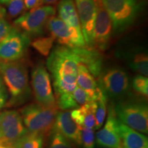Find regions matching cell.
<instances>
[{"instance_id": "cell-1", "label": "cell", "mask_w": 148, "mask_h": 148, "mask_svg": "<svg viewBox=\"0 0 148 148\" xmlns=\"http://www.w3.org/2000/svg\"><path fill=\"white\" fill-rule=\"evenodd\" d=\"M81 59L76 48L58 47L52 51L47 61V69L53 78L56 97L71 93L77 87V69Z\"/></svg>"}, {"instance_id": "cell-2", "label": "cell", "mask_w": 148, "mask_h": 148, "mask_svg": "<svg viewBox=\"0 0 148 148\" xmlns=\"http://www.w3.org/2000/svg\"><path fill=\"white\" fill-rule=\"evenodd\" d=\"M58 112L57 103L45 106L36 102L23 107L21 116L28 132L41 134L45 137L51 134Z\"/></svg>"}, {"instance_id": "cell-3", "label": "cell", "mask_w": 148, "mask_h": 148, "mask_svg": "<svg viewBox=\"0 0 148 148\" xmlns=\"http://www.w3.org/2000/svg\"><path fill=\"white\" fill-rule=\"evenodd\" d=\"M0 72L14 99H22L29 95L28 74L24 64L16 61H0Z\"/></svg>"}, {"instance_id": "cell-4", "label": "cell", "mask_w": 148, "mask_h": 148, "mask_svg": "<svg viewBox=\"0 0 148 148\" xmlns=\"http://www.w3.org/2000/svg\"><path fill=\"white\" fill-rule=\"evenodd\" d=\"M118 120L125 125L143 134L148 132V109L145 103L132 101L118 103L114 106Z\"/></svg>"}, {"instance_id": "cell-5", "label": "cell", "mask_w": 148, "mask_h": 148, "mask_svg": "<svg viewBox=\"0 0 148 148\" xmlns=\"http://www.w3.org/2000/svg\"><path fill=\"white\" fill-rule=\"evenodd\" d=\"M27 132L18 111L8 110L0 114V144L15 148L16 143Z\"/></svg>"}, {"instance_id": "cell-6", "label": "cell", "mask_w": 148, "mask_h": 148, "mask_svg": "<svg viewBox=\"0 0 148 148\" xmlns=\"http://www.w3.org/2000/svg\"><path fill=\"white\" fill-rule=\"evenodd\" d=\"M115 30L124 29L132 23L138 11L136 0H101Z\"/></svg>"}, {"instance_id": "cell-7", "label": "cell", "mask_w": 148, "mask_h": 148, "mask_svg": "<svg viewBox=\"0 0 148 148\" xmlns=\"http://www.w3.org/2000/svg\"><path fill=\"white\" fill-rule=\"evenodd\" d=\"M56 8L52 5H40L31 9L15 20L14 24L24 32L32 35L40 34L49 20L55 16Z\"/></svg>"}, {"instance_id": "cell-8", "label": "cell", "mask_w": 148, "mask_h": 148, "mask_svg": "<svg viewBox=\"0 0 148 148\" xmlns=\"http://www.w3.org/2000/svg\"><path fill=\"white\" fill-rule=\"evenodd\" d=\"M47 27L51 36L61 45L69 48L86 47L82 33L67 25L59 17L52 16L48 21Z\"/></svg>"}, {"instance_id": "cell-9", "label": "cell", "mask_w": 148, "mask_h": 148, "mask_svg": "<svg viewBox=\"0 0 148 148\" xmlns=\"http://www.w3.org/2000/svg\"><path fill=\"white\" fill-rule=\"evenodd\" d=\"M32 86L37 103L45 106L56 103L53 93L50 76L46 68L42 64L36 66L33 69Z\"/></svg>"}, {"instance_id": "cell-10", "label": "cell", "mask_w": 148, "mask_h": 148, "mask_svg": "<svg viewBox=\"0 0 148 148\" xmlns=\"http://www.w3.org/2000/svg\"><path fill=\"white\" fill-rule=\"evenodd\" d=\"M95 2L96 14L94 23L92 45H95L100 50H105L112 34V23L101 0H95Z\"/></svg>"}, {"instance_id": "cell-11", "label": "cell", "mask_w": 148, "mask_h": 148, "mask_svg": "<svg viewBox=\"0 0 148 148\" xmlns=\"http://www.w3.org/2000/svg\"><path fill=\"white\" fill-rule=\"evenodd\" d=\"M95 140L98 145L104 148H123L119 134V120L114 113L113 105L109 107L106 123L96 133Z\"/></svg>"}, {"instance_id": "cell-12", "label": "cell", "mask_w": 148, "mask_h": 148, "mask_svg": "<svg viewBox=\"0 0 148 148\" xmlns=\"http://www.w3.org/2000/svg\"><path fill=\"white\" fill-rule=\"evenodd\" d=\"M81 29L86 45H92L93 29L96 14L95 0H75Z\"/></svg>"}, {"instance_id": "cell-13", "label": "cell", "mask_w": 148, "mask_h": 148, "mask_svg": "<svg viewBox=\"0 0 148 148\" xmlns=\"http://www.w3.org/2000/svg\"><path fill=\"white\" fill-rule=\"evenodd\" d=\"M28 39L14 29L0 42V61L13 62L23 56Z\"/></svg>"}, {"instance_id": "cell-14", "label": "cell", "mask_w": 148, "mask_h": 148, "mask_svg": "<svg viewBox=\"0 0 148 148\" xmlns=\"http://www.w3.org/2000/svg\"><path fill=\"white\" fill-rule=\"evenodd\" d=\"M101 85L103 91L111 97H120L128 90V76L123 69L112 68L103 75Z\"/></svg>"}, {"instance_id": "cell-15", "label": "cell", "mask_w": 148, "mask_h": 148, "mask_svg": "<svg viewBox=\"0 0 148 148\" xmlns=\"http://www.w3.org/2000/svg\"><path fill=\"white\" fill-rule=\"evenodd\" d=\"M70 111H59L56 117L52 131L60 133L68 140L77 145H82L80 128L72 119Z\"/></svg>"}, {"instance_id": "cell-16", "label": "cell", "mask_w": 148, "mask_h": 148, "mask_svg": "<svg viewBox=\"0 0 148 148\" xmlns=\"http://www.w3.org/2000/svg\"><path fill=\"white\" fill-rule=\"evenodd\" d=\"M119 134L123 148H148L147 136L119 121Z\"/></svg>"}, {"instance_id": "cell-17", "label": "cell", "mask_w": 148, "mask_h": 148, "mask_svg": "<svg viewBox=\"0 0 148 148\" xmlns=\"http://www.w3.org/2000/svg\"><path fill=\"white\" fill-rule=\"evenodd\" d=\"M96 103L90 101L79 108L70 111L72 119L79 127H86L95 130Z\"/></svg>"}, {"instance_id": "cell-18", "label": "cell", "mask_w": 148, "mask_h": 148, "mask_svg": "<svg viewBox=\"0 0 148 148\" xmlns=\"http://www.w3.org/2000/svg\"><path fill=\"white\" fill-rule=\"evenodd\" d=\"M58 17L66 25L82 32L78 14L73 0H60L58 4Z\"/></svg>"}, {"instance_id": "cell-19", "label": "cell", "mask_w": 148, "mask_h": 148, "mask_svg": "<svg viewBox=\"0 0 148 148\" xmlns=\"http://www.w3.org/2000/svg\"><path fill=\"white\" fill-rule=\"evenodd\" d=\"M76 82L77 86L84 90L92 100L95 99L100 86L97 85L95 76L90 73L87 67L82 63L79 64L77 69Z\"/></svg>"}, {"instance_id": "cell-20", "label": "cell", "mask_w": 148, "mask_h": 148, "mask_svg": "<svg viewBox=\"0 0 148 148\" xmlns=\"http://www.w3.org/2000/svg\"><path fill=\"white\" fill-rule=\"evenodd\" d=\"M96 103L95 108V130H98L102 126L106 116L107 110V97L106 92L102 88H99L95 99H94Z\"/></svg>"}, {"instance_id": "cell-21", "label": "cell", "mask_w": 148, "mask_h": 148, "mask_svg": "<svg viewBox=\"0 0 148 148\" xmlns=\"http://www.w3.org/2000/svg\"><path fill=\"white\" fill-rule=\"evenodd\" d=\"M44 136L36 133L27 132L15 145V148H42Z\"/></svg>"}, {"instance_id": "cell-22", "label": "cell", "mask_w": 148, "mask_h": 148, "mask_svg": "<svg viewBox=\"0 0 148 148\" xmlns=\"http://www.w3.org/2000/svg\"><path fill=\"white\" fill-rule=\"evenodd\" d=\"M130 66L134 71L147 77L148 75L147 55L144 53L135 54L130 63Z\"/></svg>"}, {"instance_id": "cell-23", "label": "cell", "mask_w": 148, "mask_h": 148, "mask_svg": "<svg viewBox=\"0 0 148 148\" xmlns=\"http://www.w3.org/2000/svg\"><path fill=\"white\" fill-rule=\"evenodd\" d=\"M54 40V38L52 36L42 37L35 39L32 42L31 45L40 54L44 56H47L50 53Z\"/></svg>"}, {"instance_id": "cell-24", "label": "cell", "mask_w": 148, "mask_h": 148, "mask_svg": "<svg viewBox=\"0 0 148 148\" xmlns=\"http://www.w3.org/2000/svg\"><path fill=\"white\" fill-rule=\"evenodd\" d=\"M48 148H74L71 140L60 134V133L52 131Z\"/></svg>"}, {"instance_id": "cell-25", "label": "cell", "mask_w": 148, "mask_h": 148, "mask_svg": "<svg viewBox=\"0 0 148 148\" xmlns=\"http://www.w3.org/2000/svg\"><path fill=\"white\" fill-rule=\"evenodd\" d=\"M81 131L82 145L84 148H94L95 145V130L86 127H79Z\"/></svg>"}, {"instance_id": "cell-26", "label": "cell", "mask_w": 148, "mask_h": 148, "mask_svg": "<svg viewBox=\"0 0 148 148\" xmlns=\"http://www.w3.org/2000/svg\"><path fill=\"white\" fill-rule=\"evenodd\" d=\"M134 89L140 95L147 98L148 95V78L142 75H138L133 79Z\"/></svg>"}, {"instance_id": "cell-27", "label": "cell", "mask_w": 148, "mask_h": 148, "mask_svg": "<svg viewBox=\"0 0 148 148\" xmlns=\"http://www.w3.org/2000/svg\"><path fill=\"white\" fill-rule=\"evenodd\" d=\"M8 11L10 16L15 17L23 12L25 8L23 0H8Z\"/></svg>"}, {"instance_id": "cell-28", "label": "cell", "mask_w": 148, "mask_h": 148, "mask_svg": "<svg viewBox=\"0 0 148 148\" xmlns=\"http://www.w3.org/2000/svg\"><path fill=\"white\" fill-rule=\"evenodd\" d=\"M72 94H73L74 99H75L79 107L86 104L90 101H92L91 98L89 97V95L78 86H77V87L73 90Z\"/></svg>"}, {"instance_id": "cell-29", "label": "cell", "mask_w": 148, "mask_h": 148, "mask_svg": "<svg viewBox=\"0 0 148 148\" xmlns=\"http://www.w3.org/2000/svg\"><path fill=\"white\" fill-rule=\"evenodd\" d=\"M13 29V27L4 18H0V42H2Z\"/></svg>"}, {"instance_id": "cell-30", "label": "cell", "mask_w": 148, "mask_h": 148, "mask_svg": "<svg viewBox=\"0 0 148 148\" xmlns=\"http://www.w3.org/2000/svg\"><path fill=\"white\" fill-rule=\"evenodd\" d=\"M24 4L27 9H32L39 6L40 0H23Z\"/></svg>"}, {"instance_id": "cell-31", "label": "cell", "mask_w": 148, "mask_h": 148, "mask_svg": "<svg viewBox=\"0 0 148 148\" xmlns=\"http://www.w3.org/2000/svg\"><path fill=\"white\" fill-rule=\"evenodd\" d=\"M59 0H40V5H50L52 4H55Z\"/></svg>"}, {"instance_id": "cell-32", "label": "cell", "mask_w": 148, "mask_h": 148, "mask_svg": "<svg viewBox=\"0 0 148 148\" xmlns=\"http://www.w3.org/2000/svg\"><path fill=\"white\" fill-rule=\"evenodd\" d=\"M5 99H6V97L4 92H3V90H0V109L4 106Z\"/></svg>"}, {"instance_id": "cell-33", "label": "cell", "mask_w": 148, "mask_h": 148, "mask_svg": "<svg viewBox=\"0 0 148 148\" xmlns=\"http://www.w3.org/2000/svg\"><path fill=\"white\" fill-rule=\"evenodd\" d=\"M0 148H11V147L5 145H2V144H0Z\"/></svg>"}, {"instance_id": "cell-34", "label": "cell", "mask_w": 148, "mask_h": 148, "mask_svg": "<svg viewBox=\"0 0 148 148\" xmlns=\"http://www.w3.org/2000/svg\"><path fill=\"white\" fill-rule=\"evenodd\" d=\"M8 0H0V3H5L8 2Z\"/></svg>"}, {"instance_id": "cell-35", "label": "cell", "mask_w": 148, "mask_h": 148, "mask_svg": "<svg viewBox=\"0 0 148 148\" xmlns=\"http://www.w3.org/2000/svg\"><path fill=\"white\" fill-rule=\"evenodd\" d=\"M0 90H1V82H0Z\"/></svg>"}]
</instances>
